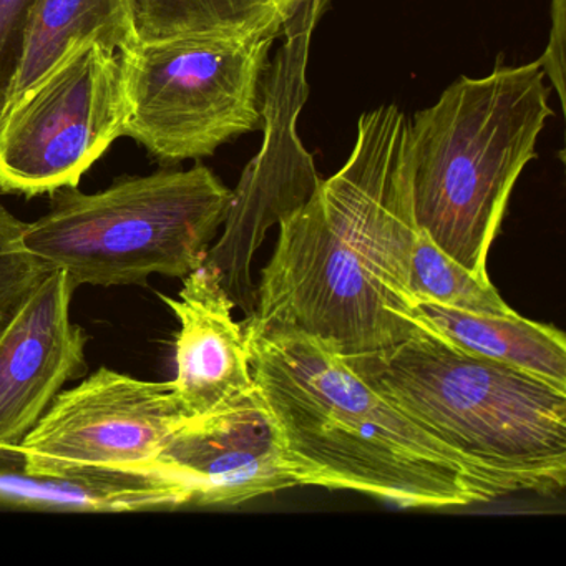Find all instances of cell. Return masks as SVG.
Instances as JSON below:
<instances>
[{
    "label": "cell",
    "instance_id": "cell-13",
    "mask_svg": "<svg viewBox=\"0 0 566 566\" xmlns=\"http://www.w3.org/2000/svg\"><path fill=\"white\" fill-rule=\"evenodd\" d=\"M0 506L52 512H150L191 506V495L174 480L84 482L34 476L25 469L18 447L0 446Z\"/></svg>",
    "mask_w": 566,
    "mask_h": 566
},
{
    "label": "cell",
    "instance_id": "cell-5",
    "mask_svg": "<svg viewBox=\"0 0 566 566\" xmlns=\"http://www.w3.org/2000/svg\"><path fill=\"white\" fill-rule=\"evenodd\" d=\"M233 197L201 164L118 178L92 195L61 188L51 210L28 223L22 244L45 270L64 271L75 290L145 286L154 274L184 280L203 266Z\"/></svg>",
    "mask_w": 566,
    "mask_h": 566
},
{
    "label": "cell",
    "instance_id": "cell-14",
    "mask_svg": "<svg viewBox=\"0 0 566 566\" xmlns=\"http://www.w3.org/2000/svg\"><path fill=\"white\" fill-rule=\"evenodd\" d=\"M88 39L118 54L137 44L132 0H39L11 104L31 91L72 45Z\"/></svg>",
    "mask_w": 566,
    "mask_h": 566
},
{
    "label": "cell",
    "instance_id": "cell-2",
    "mask_svg": "<svg viewBox=\"0 0 566 566\" xmlns=\"http://www.w3.org/2000/svg\"><path fill=\"white\" fill-rule=\"evenodd\" d=\"M254 387L300 486L350 490L407 509L522 492L440 442L370 389L323 340L247 329Z\"/></svg>",
    "mask_w": 566,
    "mask_h": 566
},
{
    "label": "cell",
    "instance_id": "cell-12",
    "mask_svg": "<svg viewBox=\"0 0 566 566\" xmlns=\"http://www.w3.org/2000/svg\"><path fill=\"white\" fill-rule=\"evenodd\" d=\"M410 319L465 353L566 387V339L555 326L516 313H469L426 300H416Z\"/></svg>",
    "mask_w": 566,
    "mask_h": 566
},
{
    "label": "cell",
    "instance_id": "cell-7",
    "mask_svg": "<svg viewBox=\"0 0 566 566\" xmlns=\"http://www.w3.org/2000/svg\"><path fill=\"white\" fill-rule=\"evenodd\" d=\"M128 120L120 55L97 41L72 45L0 125V195L34 198L77 188L124 137Z\"/></svg>",
    "mask_w": 566,
    "mask_h": 566
},
{
    "label": "cell",
    "instance_id": "cell-17",
    "mask_svg": "<svg viewBox=\"0 0 566 566\" xmlns=\"http://www.w3.org/2000/svg\"><path fill=\"white\" fill-rule=\"evenodd\" d=\"M28 223L0 205V334L51 271L22 244Z\"/></svg>",
    "mask_w": 566,
    "mask_h": 566
},
{
    "label": "cell",
    "instance_id": "cell-15",
    "mask_svg": "<svg viewBox=\"0 0 566 566\" xmlns=\"http://www.w3.org/2000/svg\"><path fill=\"white\" fill-rule=\"evenodd\" d=\"M307 0H132L137 42L280 35Z\"/></svg>",
    "mask_w": 566,
    "mask_h": 566
},
{
    "label": "cell",
    "instance_id": "cell-16",
    "mask_svg": "<svg viewBox=\"0 0 566 566\" xmlns=\"http://www.w3.org/2000/svg\"><path fill=\"white\" fill-rule=\"evenodd\" d=\"M409 291L413 301L479 314H513L492 283L483 284L469 270L443 253L422 230L417 231L409 263Z\"/></svg>",
    "mask_w": 566,
    "mask_h": 566
},
{
    "label": "cell",
    "instance_id": "cell-18",
    "mask_svg": "<svg viewBox=\"0 0 566 566\" xmlns=\"http://www.w3.org/2000/svg\"><path fill=\"white\" fill-rule=\"evenodd\" d=\"M39 0H0V125L11 105Z\"/></svg>",
    "mask_w": 566,
    "mask_h": 566
},
{
    "label": "cell",
    "instance_id": "cell-10",
    "mask_svg": "<svg viewBox=\"0 0 566 566\" xmlns=\"http://www.w3.org/2000/svg\"><path fill=\"white\" fill-rule=\"evenodd\" d=\"M74 291L64 271H51L0 334V446H19L62 387L87 373Z\"/></svg>",
    "mask_w": 566,
    "mask_h": 566
},
{
    "label": "cell",
    "instance_id": "cell-9",
    "mask_svg": "<svg viewBox=\"0 0 566 566\" xmlns=\"http://www.w3.org/2000/svg\"><path fill=\"white\" fill-rule=\"evenodd\" d=\"M160 463L190 489L197 509H228L300 486L256 387L240 402L190 417Z\"/></svg>",
    "mask_w": 566,
    "mask_h": 566
},
{
    "label": "cell",
    "instance_id": "cell-3",
    "mask_svg": "<svg viewBox=\"0 0 566 566\" xmlns=\"http://www.w3.org/2000/svg\"><path fill=\"white\" fill-rule=\"evenodd\" d=\"M538 61L460 77L409 120L413 220L443 253L490 284L489 254L523 168L553 117Z\"/></svg>",
    "mask_w": 566,
    "mask_h": 566
},
{
    "label": "cell",
    "instance_id": "cell-1",
    "mask_svg": "<svg viewBox=\"0 0 566 566\" xmlns=\"http://www.w3.org/2000/svg\"><path fill=\"white\" fill-rule=\"evenodd\" d=\"M407 144L409 118L397 105L360 115L343 168L277 217L276 248L243 327L307 334L340 357L380 353L417 329Z\"/></svg>",
    "mask_w": 566,
    "mask_h": 566
},
{
    "label": "cell",
    "instance_id": "cell-8",
    "mask_svg": "<svg viewBox=\"0 0 566 566\" xmlns=\"http://www.w3.org/2000/svg\"><path fill=\"white\" fill-rule=\"evenodd\" d=\"M188 419L171 380H142L102 367L59 392L15 447L34 476L84 482L164 479L185 485L161 465L160 455Z\"/></svg>",
    "mask_w": 566,
    "mask_h": 566
},
{
    "label": "cell",
    "instance_id": "cell-6",
    "mask_svg": "<svg viewBox=\"0 0 566 566\" xmlns=\"http://www.w3.org/2000/svg\"><path fill=\"white\" fill-rule=\"evenodd\" d=\"M276 38L161 39L120 52L124 137L161 164H180L260 130L261 75Z\"/></svg>",
    "mask_w": 566,
    "mask_h": 566
},
{
    "label": "cell",
    "instance_id": "cell-11",
    "mask_svg": "<svg viewBox=\"0 0 566 566\" xmlns=\"http://www.w3.org/2000/svg\"><path fill=\"white\" fill-rule=\"evenodd\" d=\"M160 300L180 321L177 377L171 390L188 417L207 416L254 392L250 353L237 306L211 264L184 277L178 300Z\"/></svg>",
    "mask_w": 566,
    "mask_h": 566
},
{
    "label": "cell",
    "instance_id": "cell-4",
    "mask_svg": "<svg viewBox=\"0 0 566 566\" xmlns=\"http://www.w3.org/2000/svg\"><path fill=\"white\" fill-rule=\"evenodd\" d=\"M390 406L522 492L566 483V387L417 329L396 346L343 357Z\"/></svg>",
    "mask_w": 566,
    "mask_h": 566
},
{
    "label": "cell",
    "instance_id": "cell-19",
    "mask_svg": "<svg viewBox=\"0 0 566 566\" xmlns=\"http://www.w3.org/2000/svg\"><path fill=\"white\" fill-rule=\"evenodd\" d=\"M566 0H552V31L548 45L538 64L542 65L545 77L549 78L559 105L565 111V41H566Z\"/></svg>",
    "mask_w": 566,
    "mask_h": 566
}]
</instances>
